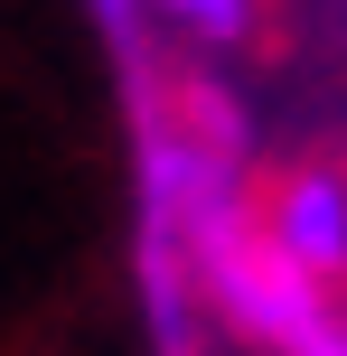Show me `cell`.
<instances>
[{
    "label": "cell",
    "instance_id": "277c9868",
    "mask_svg": "<svg viewBox=\"0 0 347 356\" xmlns=\"http://www.w3.org/2000/svg\"><path fill=\"white\" fill-rule=\"evenodd\" d=\"M94 10H104L113 29H131V10H141V0H94Z\"/></svg>",
    "mask_w": 347,
    "mask_h": 356
},
{
    "label": "cell",
    "instance_id": "6da1fadb",
    "mask_svg": "<svg viewBox=\"0 0 347 356\" xmlns=\"http://www.w3.org/2000/svg\"><path fill=\"white\" fill-rule=\"evenodd\" d=\"M225 169L235 160H216L207 141H179V131H160V122H150V141H141V197L179 216L188 263L216 291L225 319L254 347H273V356H347V319L329 309V282H310V272L263 234V216L235 207Z\"/></svg>",
    "mask_w": 347,
    "mask_h": 356
},
{
    "label": "cell",
    "instance_id": "7a4b0ae2",
    "mask_svg": "<svg viewBox=\"0 0 347 356\" xmlns=\"http://www.w3.org/2000/svg\"><path fill=\"white\" fill-rule=\"evenodd\" d=\"M263 234H273L310 282H347V178L291 169L273 188V207H263Z\"/></svg>",
    "mask_w": 347,
    "mask_h": 356
},
{
    "label": "cell",
    "instance_id": "3957f363",
    "mask_svg": "<svg viewBox=\"0 0 347 356\" xmlns=\"http://www.w3.org/2000/svg\"><path fill=\"white\" fill-rule=\"evenodd\" d=\"M169 19H188L197 38H235L244 29V0H169Z\"/></svg>",
    "mask_w": 347,
    "mask_h": 356
}]
</instances>
